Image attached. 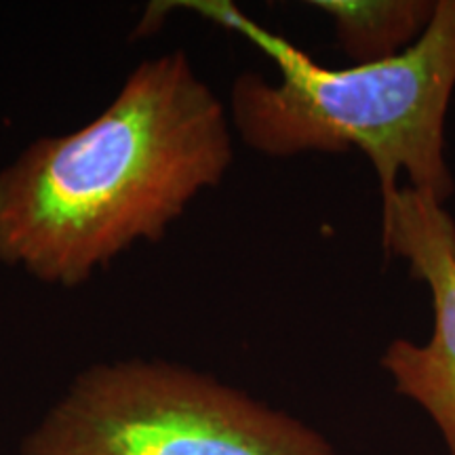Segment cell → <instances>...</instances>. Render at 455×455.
Returning a JSON list of instances; mask_svg holds the SVG:
<instances>
[{"instance_id": "cell-3", "label": "cell", "mask_w": 455, "mask_h": 455, "mask_svg": "<svg viewBox=\"0 0 455 455\" xmlns=\"http://www.w3.org/2000/svg\"><path fill=\"white\" fill-rule=\"evenodd\" d=\"M21 455H339L323 432L213 375L158 358L95 363Z\"/></svg>"}, {"instance_id": "cell-4", "label": "cell", "mask_w": 455, "mask_h": 455, "mask_svg": "<svg viewBox=\"0 0 455 455\" xmlns=\"http://www.w3.org/2000/svg\"><path fill=\"white\" fill-rule=\"evenodd\" d=\"M382 244L428 287L432 333L426 344L392 339L379 365L398 395L428 413L447 455H455V220L443 203L401 186L382 201Z\"/></svg>"}, {"instance_id": "cell-5", "label": "cell", "mask_w": 455, "mask_h": 455, "mask_svg": "<svg viewBox=\"0 0 455 455\" xmlns=\"http://www.w3.org/2000/svg\"><path fill=\"white\" fill-rule=\"evenodd\" d=\"M310 7L333 24L341 53L375 64L405 53L428 30L436 0H315Z\"/></svg>"}, {"instance_id": "cell-1", "label": "cell", "mask_w": 455, "mask_h": 455, "mask_svg": "<svg viewBox=\"0 0 455 455\" xmlns=\"http://www.w3.org/2000/svg\"><path fill=\"white\" fill-rule=\"evenodd\" d=\"M232 163L228 106L186 51L148 57L100 116L0 169V264L81 287L138 243L163 241Z\"/></svg>"}, {"instance_id": "cell-2", "label": "cell", "mask_w": 455, "mask_h": 455, "mask_svg": "<svg viewBox=\"0 0 455 455\" xmlns=\"http://www.w3.org/2000/svg\"><path fill=\"white\" fill-rule=\"evenodd\" d=\"M173 7L207 17L258 47L278 70L270 83L238 74L228 114L232 131L270 158L361 150L388 198L409 188L445 204L455 180L445 155V123L455 93V0H436L428 30L405 53L375 64L327 68L226 0Z\"/></svg>"}]
</instances>
